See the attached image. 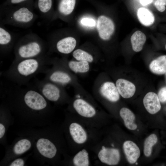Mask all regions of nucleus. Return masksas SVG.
Masks as SVG:
<instances>
[{
  "instance_id": "nucleus-16",
  "label": "nucleus",
  "mask_w": 166,
  "mask_h": 166,
  "mask_svg": "<svg viewBox=\"0 0 166 166\" xmlns=\"http://www.w3.org/2000/svg\"><path fill=\"white\" fill-rule=\"evenodd\" d=\"M115 84L120 95L124 98L131 97L135 93V85L128 80L119 78L116 80Z\"/></svg>"
},
{
  "instance_id": "nucleus-36",
  "label": "nucleus",
  "mask_w": 166,
  "mask_h": 166,
  "mask_svg": "<svg viewBox=\"0 0 166 166\" xmlns=\"http://www.w3.org/2000/svg\"><path fill=\"white\" fill-rule=\"evenodd\" d=\"M165 75H166V73H165Z\"/></svg>"
},
{
  "instance_id": "nucleus-20",
  "label": "nucleus",
  "mask_w": 166,
  "mask_h": 166,
  "mask_svg": "<svg viewBox=\"0 0 166 166\" xmlns=\"http://www.w3.org/2000/svg\"><path fill=\"white\" fill-rule=\"evenodd\" d=\"M76 0H57V13L62 17L70 15L75 6Z\"/></svg>"
},
{
  "instance_id": "nucleus-33",
  "label": "nucleus",
  "mask_w": 166,
  "mask_h": 166,
  "mask_svg": "<svg viewBox=\"0 0 166 166\" xmlns=\"http://www.w3.org/2000/svg\"><path fill=\"white\" fill-rule=\"evenodd\" d=\"M6 128L1 123H0V138L1 139L5 133Z\"/></svg>"
},
{
  "instance_id": "nucleus-19",
  "label": "nucleus",
  "mask_w": 166,
  "mask_h": 166,
  "mask_svg": "<svg viewBox=\"0 0 166 166\" xmlns=\"http://www.w3.org/2000/svg\"><path fill=\"white\" fill-rule=\"evenodd\" d=\"M149 69L153 73L162 75L166 73V55L158 57L151 61Z\"/></svg>"
},
{
  "instance_id": "nucleus-32",
  "label": "nucleus",
  "mask_w": 166,
  "mask_h": 166,
  "mask_svg": "<svg viewBox=\"0 0 166 166\" xmlns=\"http://www.w3.org/2000/svg\"><path fill=\"white\" fill-rule=\"evenodd\" d=\"M24 164V160L22 159L18 158L14 160L10 164V166H23Z\"/></svg>"
},
{
  "instance_id": "nucleus-2",
  "label": "nucleus",
  "mask_w": 166,
  "mask_h": 166,
  "mask_svg": "<svg viewBox=\"0 0 166 166\" xmlns=\"http://www.w3.org/2000/svg\"><path fill=\"white\" fill-rule=\"evenodd\" d=\"M34 4L11 6L1 5L0 23L20 28H29L38 18L34 11Z\"/></svg>"
},
{
  "instance_id": "nucleus-17",
  "label": "nucleus",
  "mask_w": 166,
  "mask_h": 166,
  "mask_svg": "<svg viewBox=\"0 0 166 166\" xmlns=\"http://www.w3.org/2000/svg\"><path fill=\"white\" fill-rule=\"evenodd\" d=\"M123 148L128 161L132 164L136 163L140 154V149L136 144L127 140L123 143Z\"/></svg>"
},
{
  "instance_id": "nucleus-8",
  "label": "nucleus",
  "mask_w": 166,
  "mask_h": 166,
  "mask_svg": "<svg viewBox=\"0 0 166 166\" xmlns=\"http://www.w3.org/2000/svg\"><path fill=\"white\" fill-rule=\"evenodd\" d=\"M50 62L51 65L52 64H58L75 74L85 75L88 73L91 69L90 63L85 61L51 58Z\"/></svg>"
},
{
  "instance_id": "nucleus-18",
  "label": "nucleus",
  "mask_w": 166,
  "mask_h": 166,
  "mask_svg": "<svg viewBox=\"0 0 166 166\" xmlns=\"http://www.w3.org/2000/svg\"><path fill=\"white\" fill-rule=\"evenodd\" d=\"M70 133L74 141L78 144L84 143L87 139L86 133L82 126L76 123L70 124L69 127Z\"/></svg>"
},
{
  "instance_id": "nucleus-31",
  "label": "nucleus",
  "mask_w": 166,
  "mask_h": 166,
  "mask_svg": "<svg viewBox=\"0 0 166 166\" xmlns=\"http://www.w3.org/2000/svg\"><path fill=\"white\" fill-rule=\"evenodd\" d=\"M81 23L84 26L91 27L94 26L96 24L94 19L88 18H82L81 20Z\"/></svg>"
},
{
  "instance_id": "nucleus-22",
  "label": "nucleus",
  "mask_w": 166,
  "mask_h": 166,
  "mask_svg": "<svg viewBox=\"0 0 166 166\" xmlns=\"http://www.w3.org/2000/svg\"><path fill=\"white\" fill-rule=\"evenodd\" d=\"M146 40V36L144 33L139 30L135 32L131 38L133 50L136 52L140 51L142 49Z\"/></svg>"
},
{
  "instance_id": "nucleus-28",
  "label": "nucleus",
  "mask_w": 166,
  "mask_h": 166,
  "mask_svg": "<svg viewBox=\"0 0 166 166\" xmlns=\"http://www.w3.org/2000/svg\"><path fill=\"white\" fill-rule=\"evenodd\" d=\"M25 4H34V0H5L1 5L3 6H11Z\"/></svg>"
},
{
  "instance_id": "nucleus-12",
  "label": "nucleus",
  "mask_w": 166,
  "mask_h": 166,
  "mask_svg": "<svg viewBox=\"0 0 166 166\" xmlns=\"http://www.w3.org/2000/svg\"><path fill=\"white\" fill-rule=\"evenodd\" d=\"M98 157L102 162L113 165L118 163L120 160V155L118 149L106 148L103 146L102 149L98 153Z\"/></svg>"
},
{
  "instance_id": "nucleus-7",
  "label": "nucleus",
  "mask_w": 166,
  "mask_h": 166,
  "mask_svg": "<svg viewBox=\"0 0 166 166\" xmlns=\"http://www.w3.org/2000/svg\"><path fill=\"white\" fill-rule=\"evenodd\" d=\"M48 53L57 52L63 55L69 54L73 52L76 47L77 41L71 36H65L57 40L49 39L47 43Z\"/></svg>"
},
{
  "instance_id": "nucleus-3",
  "label": "nucleus",
  "mask_w": 166,
  "mask_h": 166,
  "mask_svg": "<svg viewBox=\"0 0 166 166\" xmlns=\"http://www.w3.org/2000/svg\"><path fill=\"white\" fill-rule=\"evenodd\" d=\"M14 49V61L38 57L48 53L47 43L34 33L22 36L15 43Z\"/></svg>"
},
{
  "instance_id": "nucleus-35",
  "label": "nucleus",
  "mask_w": 166,
  "mask_h": 166,
  "mask_svg": "<svg viewBox=\"0 0 166 166\" xmlns=\"http://www.w3.org/2000/svg\"><path fill=\"white\" fill-rule=\"evenodd\" d=\"M165 49L166 50V44H165Z\"/></svg>"
},
{
  "instance_id": "nucleus-5",
  "label": "nucleus",
  "mask_w": 166,
  "mask_h": 166,
  "mask_svg": "<svg viewBox=\"0 0 166 166\" xmlns=\"http://www.w3.org/2000/svg\"><path fill=\"white\" fill-rule=\"evenodd\" d=\"M33 85L48 101L57 102L67 96L65 88L45 80L36 79Z\"/></svg>"
},
{
  "instance_id": "nucleus-9",
  "label": "nucleus",
  "mask_w": 166,
  "mask_h": 166,
  "mask_svg": "<svg viewBox=\"0 0 166 166\" xmlns=\"http://www.w3.org/2000/svg\"><path fill=\"white\" fill-rule=\"evenodd\" d=\"M0 23V52L5 55L10 53L14 48L15 39L13 34Z\"/></svg>"
},
{
  "instance_id": "nucleus-15",
  "label": "nucleus",
  "mask_w": 166,
  "mask_h": 166,
  "mask_svg": "<svg viewBox=\"0 0 166 166\" xmlns=\"http://www.w3.org/2000/svg\"><path fill=\"white\" fill-rule=\"evenodd\" d=\"M144 106L149 113L155 114L161 109V105L158 95L155 93L150 92L147 93L143 99Z\"/></svg>"
},
{
  "instance_id": "nucleus-24",
  "label": "nucleus",
  "mask_w": 166,
  "mask_h": 166,
  "mask_svg": "<svg viewBox=\"0 0 166 166\" xmlns=\"http://www.w3.org/2000/svg\"><path fill=\"white\" fill-rule=\"evenodd\" d=\"M72 56L77 60L85 61L90 64L95 62V60L91 54L81 49L74 50L72 53Z\"/></svg>"
},
{
  "instance_id": "nucleus-10",
  "label": "nucleus",
  "mask_w": 166,
  "mask_h": 166,
  "mask_svg": "<svg viewBox=\"0 0 166 166\" xmlns=\"http://www.w3.org/2000/svg\"><path fill=\"white\" fill-rule=\"evenodd\" d=\"M97 27L100 37L105 40L110 38L115 29L114 25L112 21L104 16H100L98 18Z\"/></svg>"
},
{
  "instance_id": "nucleus-1",
  "label": "nucleus",
  "mask_w": 166,
  "mask_h": 166,
  "mask_svg": "<svg viewBox=\"0 0 166 166\" xmlns=\"http://www.w3.org/2000/svg\"><path fill=\"white\" fill-rule=\"evenodd\" d=\"M49 54L36 58L13 61L9 68L2 73L3 76L12 83L20 86H27L33 77L43 73L51 65Z\"/></svg>"
},
{
  "instance_id": "nucleus-23",
  "label": "nucleus",
  "mask_w": 166,
  "mask_h": 166,
  "mask_svg": "<svg viewBox=\"0 0 166 166\" xmlns=\"http://www.w3.org/2000/svg\"><path fill=\"white\" fill-rule=\"evenodd\" d=\"M137 16L140 22L145 26H149L153 24L155 17L153 14L148 9L139 8L137 12Z\"/></svg>"
},
{
  "instance_id": "nucleus-13",
  "label": "nucleus",
  "mask_w": 166,
  "mask_h": 166,
  "mask_svg": "<svg viewBox=\"0 0 166 166\" xmlns=\"http://www.w3.org/2000/svg\"><path fill=\"white\" fill-rule=\"evenodd\" d=\"M53 4V0H35L34 7L43 18L51 20L54 16Z\"/></svg>"
},
{
  "instance_id": "nucleus-34",
  "label": "nucleus",
  "mask_w": 166,
  "mask_h": 166,
  "mask_svg": "<svg viewBox=\"0 0 166 166\" xmlns=\"http://www.w3.org/2000/svg\"><path fill=\"white\" fill-rule=\"evenodd\" d=\"M153 0H140V4L143 6H146L152 2Z\"/></svg>"
},
{
  "instance_id": "nucleus-14",
  "label": "nucleus",
  "mask_w": 166,
  "mask_h": 166,
  "mask_svg": "<svg viewBox=\"0 0 166 166\" xmlns=\"http://www.w3.org/2000/svg\"><path fill=\"white\" fill-rule=\"evenodd\" d=\"M36 146L39 153L43 156L51 159L55 156L57 149L54 144L49 140L45 138L39 139Z\"/></svg>"
},
{
  "instance_id": "nucleus-6",
  "label": "nucleus",
  "mask_w": 166,
  "mask_h": 166,
  "mask_svg": "<svg viewBox=\"0 0 166 166\" xmlns=\"http://www.w3.org/2000/svg\"><path fill=\"white\" fill-rule=\"evenodd\" d=\"M93 91L111 102H116L120 98L115 84L111 81L104 80L102 73L99 74L95 80Z\"/></svg>"
},
{
  "instance_id": "nucleus-30",
  "label": "nucleus",
  "mask_w": 166,
  "mask_h": 166,
  "mask_svg": "<svg viewBox=\"0 0 166 166\" xmlns=\"http://www.w3.org/2000/svg\"><path fill=\"white\" fill-rule=\"evenodd\" d=\"M157 95L160 103L166 104V86L163 87L160 89Z\"/></svg>"
},
{
  "instance_id": "nucleus-4",
  "label": "nucleus",
  "mask_w": 166,
  "mask_h": 166,
  "mask_svg": "<svg viewBox=\"0 0 166 166\" xmlns=\"http://www.w3.org/2000/svg\"><path fill=\"white\" fill-rule=\"evenodd\" d=\"M48 68L44 72V79L65 88L73 87L75 91L80 93L86 91L79 83L75 75L65 68L56 64Z\"/></svg>"
},
{
  "instance_id": "nucleus-29",
  "label": "nucleus",
  "mask_w": 166,
  "mask_h": 166,
  "mask_svg": "<svg viewBox=\"0 0 166 166\" xmlns=\"http://www.w3.org/2000/svg\"><path fill=\"white\" fill-rule=\"evenodd\" d=\"M154 5L158 11L163 12L166 9V0H156Z\"/></svg>"
},
{
  "instance_id": "nucleus-21",
  "label": "nucleus",
  "mask_w": 166,
  "mask_h": 166,
  "mask_svg": "<svg viewBox=\"0 0 166 166\" xmlns=\"http://www.w3.org/2000/svg\"><path fill=\"white\" fill-rule=\"evenodd\" d=\"M119 113L124 121L125 126L128 129L133 130L137 128V125L134 122L135 117L131 110L127 108L123 107L120 109Z\"/></svg>"
},
{
  "instance_id": "nucleus-11",
  "label": "nucleus",
  "mask_w": 166,
  "mask_h": 166,
  "mask_svg": "<svg viewBox=\"0 0 166 166\" xmlns=\"http://www.w3.org/2000/svg\"><path fill=\"white\" fill-rule=\"evenodd\" d=\"M76 99L73 103V108L81 116L85 117H91L96 113L95 108L86 101L81 98L78 94L76 96Z\"/></svg>"
},
{
  "instance_id": "nucleus-26",
  "label": "nucleus",
  "mask_w": 166,
  "mask_h": 166,
  "mask_svg": "<svg viewBox=\"0 0 166 166\" xmlns=\"http://www.w3.org/2000/svg\"><path fill=\"white\" fill-rule=\"evenodd\" d=\"M158 141V138L155 134H152L148 136L145 140L144 146V152L146 157L150 156L152 150V147Z\"/></svg>"
},
{
  "instance_id": "nucleus-25",
  "label": "nucleus",
  "mask_w": 166,
  "mask_h": 166,
  "mask_svg": "<svg viewBox=\"0 0 166 166\" xmlns=\"http://www.w3.org/2000/svg\"><path fill=\"white\" fill-rule=\"evenodd\" d=\"M31 146V143L29 140L26 139H22L15 144L13 148V152L16 155L22 154L28 150Z\"/></svg>"
},
{
  "instance_id": "nucleus-27",
  "label": "nucleus",
  "mask_w": 166,
  "mask_h": 166,
  "mask_svg": "<svg viewBox=\"0 0 166 166\" xmlns=\"http://www.w3.org/2000/svg\"><path fill=\"white\" fill-rule=\"evenodd\" d=\"M73 162L76 166H88L89 165L88 154L83 149L77 153L74 157Z\"/></svg>"
}]
</instances>
